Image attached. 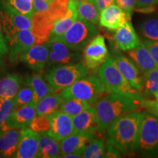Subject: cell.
Here are the masks:
<instances>
[{
	"instance_id": "obj_1",
	"label": "cell",
	"mask_w": 158,
	"mask_h": 158,
	"mask_svg": "<svg viewBox=\"0 0 158 158\" xmlns=\"http://www.w3.org/2000/svg\"><path fill=\"white\" fill-rule=\"evenodd\" d=\"M141 99L113 92L105 94L94 105L98 114L100 133L108 130L121 116L143 108Z\"/></svg>"
},
{
	"instance_id": "obj_2",
	"label": "cell",
	"mask_w": 158,
	"mask_h": 158,
	"mask_svg": "<svg viewBox=\"0 0 158 158\" xmlns=\"http://www.w3.org/2000/svg\"><path fill=\"white\" fill-rule=\"evenodd\" d=\"M142 111H133L121 116L108 129L106 143L111 144L122 154L135 153L139 135Z\"/></svg>"
},
{
	"instance_id": "obj_3",
	"label": "cell",
	"mask_w": 158,
	"mask_h": 158,
	"mask_svg": "<svg viewBox=\"0 0 158 158\" xmlns=\"http://www.w3.org/2000/svg\"><path fill=\"white\" fill-rule=\"evenodd\" d=\"M98 74L107 92H117L135 98H142L139 91L130 85L118 70L114 57L108 56L98 69Z\"/></svg>"
},
{
	"instance_id": "obj_4",
	"label": "cell",
	"mask_w": 158,
	"mask_h": 158,
	"mask_svg": "<svg viewBox=\"0 0 158 158\" xmlns=\"http://www.w3.org/2000/svg\"><path fill=\"white\" fill-rule=\"evenodd\" d=\"M139 156H158V116L149 110L142 111L139 135L135 152Z\"/></svg>"
},
{
	"instance_id": "obj_5",
	"label": "cell",
	"mask_w": 158,
	"mask_h": 158,
	"mask_svg": "<svg viewBox=\"0 0 158 158\" xmlns=\"http://www.w3.org/2000/svg\"><path fill=\"white\" fill-rule=\"evenodd\" d=\"M64 99L76 98L94 105L107 93L100 78L95 76H86L78 79L70 86L62 90Z\"/></svg>"
},
{
	"instance_id": "obj_6",
	"label": "cell",
	"mask_w": 158,
	"mask_h": 158,
	"mask_svg": "<svg viewBox=\"0 0 158 158\" xmlns=\"http://www.w3.org/2000/svg\"><path fill=\"white\" fill-rule=\"evenodd\" d=\"M88 70L83 63L56 65L45 74L44 78L56 91L69 87L78 79L87 76Z\"/></svg>"
},
{
	"instance_id": "obj_7",
	"label": "cell",
	"mask_w": 158,
	"mask_h": 158,
	"mask_svg": "<svg viewBox=\"0 0 158 158\" xmlns=\"http://www.w3.org/2000/svg\"><path fill=\"white\" fill-rule=\"evenodd\" d=\"M98 34L99 31L94 23L78 18L64 35L54 38L62 41L73 50L81 51Z\"/></svg>"
},
{
	"instance_id": "obj_8",
	"label": "cell",
	"mask_w": 158,
	"mask_h": 158,
	"mask_svg": "<svg viewBox=\"0 0 158 158\" xmlns=\"http://www.w3.org/2000/svg\"><path fill=\"white\" fill-rule=\"evenodd\" d=\"M0 22L8 43L14 39L20 30L31 29L32 27L30 18L21 14L3 0H0Z\"/></svg>"
},
{
	"instance_id": "obj_9",
	"label": "cell",
	"mask_w": 158,
	"mask_h": 158,
	"mask_svg": "<svg viewBox=\"0 0 158 158\" xmlns=\"http://www.w3.org/2000/svg\"><path fill=\"white\" fill-rule=\"evenodd\" d=\"M109 56L105 37L98 35L86 44L83 51V64L88 70H97Z\"/></svg>"
},
{
	"instance_id": "obj_10",
	"label": "cell",
	"mask_w": 158,
	"mask_h": 158,
	"mask_svg": "<svg viewBox=\"0 0 158 158\" xmlns=\"http://www.w3.org/2000/svg\"><path fill=\"white\" fill-rule=\"evenodd\" d=\"M46 43L49 49L48 67L75 64L81 60L82 55L80 51L70 48L59 39L51 37Z\"/></svg>"
},
{
	"instance_id": "obj_11",
	"label": "cell",
	"mask_w": 158,
	"mask_h": 158,
	"mask_svg": "<svg viewBox=\"0 0 158 158\" xmlns=\"http://www.w3.org/2000/svg\"><path fill=\"white\" fill-rule=\"evenodd\" d=\"M49 55L47 43L35 44L21 57V61L29 69L35 73H41L48 66Z\"/></svg>"
},
{
	"instance_id": "obj_12",
	"label": "cell",
	"mask_w": 158,
	"mask_h": 158,
	"mask_svg": "<svg viewBox=\"0 0 158 158\" xmlns=\"http://www.w3.org/2000/svg\"><path fill=\"white\" fill-rule=\"evenodd\" d=\"M36 43V40L30 29L19 31L14 39L9 43V60L12 63L20 61L21 57Z\"/></svg>"
},
{
	"instance_id": "obj_13",
	"label": "cell",
	"mask_w": 158,
	"mask_h": 158,
	"mask_svg": "<svg viewBox=\"0 0 158 158\" xmlns=\"http://www.w3.org/2000/svg\"><path fill=\"white\" fill-rule=\"evenodd\" d=\"M40 134L30 128L21 130L19 147L14 157L36 158L40 157Z\"/></svg>"
},
{
	"instance_id": "obj_14",
	"label": "cell",
	"mask_w": 158,
	"mask_h": 158,
	"mask_svg": "<svg viewBox=\"0 0 158 158\" xmlns=\"http://www.w3.org/2000/svg\"><path fill=\"white\" fill-rule=\"evenodd\" d=\"M114 59L118 70L126 80L133 87L140 92L143 81V73L138 68L137 65L130 57L118 54L114 57Z\"/></svg>"
},
{
	"instance_id": "obj_15",
	"label": "cell",
	"mask_w": 158,
	"mask_h": 158,
	"mask_svg": "<svg viewBox=\"0 0 158 158\" xmlns=\"http://www.w3.org/2000/svg\"><path fill=\"white\" fill-rule=\"evenodd\" d=\"M36 115L37 110L35 105L18 106L12 112L5 125L2 128L4 132L10 129L22 130L27 128Z\"/></svg>"
},
{
	"instance_id": "obj_16",
	"label": "cell",
	"mask_w": 158,
	"mask_h": 158,
	"mask_svg": "<svg viewBox=\"0 0 158 158\" xmlns=\"http://www.w3.org/2000/svg\"><path fill=\"white\" fill-rule=\"evenodd\" d=\"M50 120V130L48 134L61 141L74 133L72 116L68 114L56 110L48 116Z\"/></svg>"
},
{
	"instance_id": "obj_17",
	"label": "cell",
	"mask_w": 158,
	"mask_h": 158,
	"mask_svg": "<svg viewBox=\"0 0 158 158\" xmlns=\"http://www.w3.org/2000/svg\"><path fill=\"white\" fill-rule=\"evenodd\" d=\"M74 133L95 134L100 131V123L94 106H90L86 110L72 118Z\"/></svg>"
},
{
	"instance_id": "obj_18",
	"label": "cell",
	"mask_w": 158,
	"mask_h": 158,
	"mask_svg": "<svg viewBox=\"0 0 158 158\" xmlns=\"http://www.w3.org/2000/svg\"><path fill=\"white\" fill-rule=\"evenodd\" d=\"M127 21H130L127 15L121 7L115 4L100 11V25L109 30H116Z\"/></svg>"
},
{
	"instance_id": "obj_19",
	"label": "cell",
	"mask_w": 158,
	"mask_h": 158,
	"mask_svg": "<svg viewBox=\"0 0 158 158\" xmlns=\"http://www.w3.org/2000/svg\"><path fill=\"white\" fill-rule=\"evenodd\" d=\"M114 40L116 47L123 51H127L136 48L141 43L133 24L127 21L117 29L114 33Z\"/></svg>"
},
{
	"instance_id": "obj_20",
	"label": "cell",
	"mask_w": 158,
	"mask_h": 158,
	"mask_svg": "<svg viewBox=\"0 0 158 158\" xmlns=\"http://www.w3.org/2000/svg\"><path fill=\"white\" fill-rule=\"evenodd\" d=\"M95 134L73 133L60 141L62 156L70 153H81L86 146L94 139Z\"/></svg>"
},
{
	"instance_id": "obj_21",
	"label": "cell",
	"mask_w": 158,
	"mask_h": 158,
	"mask_svg": "<svg viewBox=\"0 0 158 158\" xmlns=\"http://www.w3.org/2000/svg\"><path fill=\"white\" fill-rule=\"evenodd\" d=\"M127 52L130 58L143 73L158 68L149 51L142 43L136 48L127 51Z\"/></svg>"
},
{
	"instance_id": "obj_22",
	"label": "cell",
	"mask_w": 158,
	"mask_h": 158,
	"mask_svg": "<svg viewBox=\"0 0 158 158\" xmlns=\"http://www.w3.org/2000/svg\"><path fill=\"white\" fill-rule=\"evenodd\" d=\"M21 129H10L5 131L0 138V157H14L19 147Z\"/></svg>"
},
{
	"instance_id": "obj_23",
	"label": "cell",
	"mask_w": 158,
	"mask_h": 158,
	"mask_svg": "<svg viewBox=\"0 0 158 158\" xmlns=\"http://www.w3.org/2000/svg\"><path fill=\"white\" fill-rule=\"evenodd\" d=\"M22 78L18 74H7L0 78V101L13 98L22 86Z\"/></svg>"
},
{
	"instance_id": "obj_24",
	"label": "cell",
	"mask_w": 158,
	"mask_h": 158,
	"mask_svg": "<svg viewBox=\"0 0 158 158\" xmlns=\"http://www.w3.org/2000/svg\"><path fill=\"white\" fill-rule=\"evenodd\" d=\"M78 19L76 4L70 0L68 10L64 16L56 21L51 32V37H58L64 35L68 29Z\"/></svg>"
},
{
	"instance_id": "obj_25",
	"label": "cell",
	"mask_w": 158,
	"mask_h": 158,
	"mask_svg": "<svg viewBox=\"0 0 158 158\" xmlns=\"http://www.w3.org/2000/svg\"><path fill=\"white\" fill-rule=\"evenodd\" d=\"M40 157L57 158L62 157L60 141L48 133L40 134Z\"/></svg>"
},
{
	"instance_id": "obj_26",
	"label": "cell",
	"mask_w": 158,
	"mask_h": 158,
	"mask_svg": "<svg viewBox=\"0 0 158 158\" xmlns=\"http://www.w3.org/2000/svg\"><path fill=\"white\" fill-rule=\"evenodd\" d=\"M26 83L30 85L31 87L32 88L34 92L35 104H37L39 100L48 94L56 92V90L49 84L45 78H43L39 73L27 77V78L26 79Z\"/></svg>"
},
{
	"instance_id": "obj_27",
	"label": "cell",
	"mask_w": 158,
	"mask_h": 158,
	"mask_svg": "<svg viewBox=\"0 0 158 158\" xmlns=\"http://www.w3.org/2000/svg\"><path fill=\"white\" fill-rule=\"evenodd\" d=\"M64 98L62 92H54L39 100L36 104L37 115L49 116L58 110L60 105L64 101Z\"/></svg>"
},
{
	"instance_id": "obj_28",
	"label": "cell",
	"mask_w": 158,
	"mask_h": 158,
	"mask_svg": "<svg viewBox=\"0 0 158 158\" xmlns=\"http://www.w3.org/2000/svg\"><path fill=\"white\" fill-rule=\"evenodd\" d=\"M141 98L152 100L158 93V68L144 73L143 84L140 89Z\"/></svg>"
},
{
	"instance_id": "obj_29",
	"label": "cell",
	"mask_w": 158,
	"mask_h": 158,
	"mask_svg": "<svg viewBox=\"0 0 158 158\" xmlns=\"http://www.w3.org/2000/svg\"><path fill=\"white\" fill-rule=\"evenodd\" d=\"M76 4L79 19L86 20L94 24L99 22L100 10L95 2L86 0Z\"/></svg>"
},
{
	"instance_id": "obj_30",
	"label": "cell",
	"mask_w": 158,
	"mask_h": 158,
	"mask_svg": "<svg viewBox=\"0 0 158 158\" xmlns=\"http://www.w3.org/2000/svg\"><path fill=\"white\" fill-rule=\"evenodd\" d=\"M90 106H92L84 100L76 98H70L64 99L58 110L73 117V116L81 114L84 110H86Z\"/></svg>"
},
{
	"instance_id": "obj_31",
	"label": "cell",
	"mask_w": 158,
	"mask_h": 158,
	"mask_svg": "<svg viewBox=\"0 0 158 158\" xmlns=\"http://www.w3.org/2000/svg\"><path fill=\"white\" fill-rule=\"evenodd\" d=\"M83 157L103 158L107 157L106 147L102 139H94L86 146L83 152Z\"/></svg>"
},
{
	"instance_id": "obj_32",
	"label": "cell",
	"mask_w": 158,
	"mask_h": 158,
	"mask_svg": "<svg viewBox=\"0 0 158 158\" xmlns=\"http://www.w3.org/2000/svg\"><path fill=\"white\" fill-rule=\"evenodd\" d=\"M139 29L145 38L158 41V17L144 20L140 24Z\"/></svg>"
},
{
	"instance_id": "obj_33",
	"label": "cell",
	"mask_w": 158,
	"mask_h": 158,
	"mask_svg": "<svg viewBox=\"0 0 158 158\" xmlns=\"http://www.w3.org/2000/svg\"><path fill=\"white\" fill-rule=\"evenodd\" d=\"M15 102L18 106H27V105H35V95L32 88L29 84L26 83L19 91L15 97Z\"/></svg>"
},
{
	"instance_id": "obj_34",
	"label": "cell",
	"mask_w": 158,
	"mask_h": 158,
	"mask_svg": "<svg viewBox=\"0 0 158 158\" xmlns=\"http://www.w3.org/2000/svg\"><path fill=\"white\" fill-rule=\"evenodd\" d=\"M11 7L31 19L34 14L33 0H5Z\"/></svg>"
},
{
	"instance_id": "obj_35",
	"label": "cell",
	"mask_w": 158,
	"mask_h": 158,
	"mask_svg": "<svg viewBox=\"0 0 158 158\" xmlns=\"http://www.w3.org/2000/svg\"><path fill=\"white\" fill-rule=\"evenodd\" d=\"M50 120L48 116L36 115L31 122L29 127L39 134L48 133L50 130Z\"/></svg>"
},
{
	"instance_id": "obj_36",
	"label": "cell",
	"mask_w": 158,
	"mask_h": 158,
	"mask_svg": "<svg viewBox=\"0 0 158 158\" xmlns=\"http://www.w3.org/2000/svg\"><path fill=\"white\" fill-rule=\"evenodd\" d=\"M17 107L15 98H10L0 101V127H2L12 112Z\"/></svg>"
},
{
	"instance_id": "obj_37",
	"label": "cell",
	"mask_w": 158,
	"mask_h": 158,
	"mask_svg": "<svg viewBox=\"0 0 158 158\" xmlns=\"http://www.w3.org/2000/svg\"><path fill=\"white\" fill-rule=\"evenodd\" d=\"M158 0H136L135 12L145 14L152 13L156 10Z\"/></svg>"
},
{
	"instance_id": "obj_38",
	"label": "cell",
	"mask_w": 158,
	"mask_h": 158,
	"mask_svg": "<svg viewBox=\"0 0 158 158\" xmlns=\"http://www.w3.org/2000/svg\"><path fill=\"white\" fill-rule=\"evenodd\" d=\"M115 3L121 7L127 15L128 18L131 19V16L135 8L136 0H115Z\"/></svg>"
},
{
	"instance_id": "obj_39",
	"label": "cell",
	"mask_w": 158,
	"mask_h": 158,
	"mask_svg": "<svg viewBox=\"0 0 158 158\" xmlns=\"http://www.w3.org/2000/svg\"><path fill=\"white\" fill-rule=\"evenodd\" d=\"M143 44L147 47L149 51L150 54L152 56L154 60L158 67V41L150 40H145L143 41Z\"/></svg>"
},
{
	"instance_id": "obj_40",
	"label": "cell",
	"mask_w": 158,
	"mask_h": 158,
	"mask_svg": "<svg viewBox=\"0 0 158 158\" xmlns=\"http://www.w3.org/2000/svg\"><path fill=\"white\" fill-rule=\"evenodd\" d=\"M141 103L142 108L158 116V101L142 98Z\"/></svg>"
},
{
	"instance_id": "obj_41",
	"label": "cell",
	"mask_w": 158,
	"mask_h": 158,
	"mask_svg": "<svg viewBox=\"0 0 158 158\" xmlns=\"http://www.w3.org/2000/svg\"><path fill=\"white\" fill-rule=\"evenodd\" d=\"M9 52V43L4 32L2 26L0 22V54L5 56Z\"/></svg>"
},
{
	"instance_id": "obj_42",
	"label": "cell",
	"mask_w": 158,
	"mask_h": 158,
	"mask_svg": "<svg viewBox=\"0 0 158 158\" xmlns=\"http://www.w3.org/2000/svg\"><path fill=\"white\" fill-rule=\"evenodd\" d=\"M52 0H33L34 13H40L46 10Z\"/></svg>"
},
{
	"instance_id": "obj_43",
	"label": "cell",
	"mask_w": 158,
	"mask_h": 158,
	"mask_svg": "<svg viewBox=\"0 0 158 158\" xmlns=\"http://www.w3.org/2000/svg\"><path fill=\"white\" fill-rule=\"evenodd\" d=\"M106 155L107 157H121L122 152L111 144L106 143Z\"/></svg>"
},
{
	"instance_id": "obj_44",
	"label": "cell",
	"mask_w": 158,
	"mask_h": 158,
	"mask_svg": "<svg viewBox=\"0 0 158 158\" xmlns=\"http://www.w3.org/2000/svg\"><path fill=\"white\" fill-rule=\"evenodd\" d=\"M96 4L98 5L99 10L100 11L108 7V6L113 5L115 2V0H95Z\"/></svg>"
},
{
	"instance_id": "obj_45",
	"label": "cell",
	"mask_w": 158,
	"mask_h": 158,
	"mask_svg": "<svg viewBox=\"0 0 158 158\" xmlns=\"http://www.w3.org/2000/svg\"><path fill=\"white\" fill-rule=\"evenodd\" d=\"M62 157H67V158L83 157V154H81V153H70V154H68V155H62Z\"/></svg>"
},
{
	"instance_id": "obj_46",
	"label": "cell",
	"mask_w": 158,
	"mask_h": 158,
	"mask_svg": "<svg viewBox=\"0 0 158 158\" xmlns=\"http://www.w3.org/2000/svg\"><path fill=\"white\" fill-rule=\"evenodd\" d=\"M2 56H2V55L0 54V67H2L4 64V61H3Z\"/></svg>"
},
{
	"instance_id": "obj_47",
	"label": "cell",
	"mask_w": 158,
	"mask_h": 158,
	"mask_svg": "<svg viewBox=\"0 0 158 158\" xmlns=\"http://www.w3.org/2000/svg\"><path fill=\"white\" fill-rule=\"evenodd\" d=\"M73 1L75 3H78V2H83V1H86V0H73ZM89 1H93L96 2L95 0H89Z\"/></svg>"
},
{
	"instance_id": "obj_48",
	"label": "cell",
	"mask_w": 158,
	"mask_h": 158,
	"mask_svg": "<svg viewBox=\"0 0 158 158\" xmlns=\"http://www.w3.org/2000/svg\"><path fill=\"white\" fill-rule=\"evenodd\" d=\"M3 133H4V131H3L2 128L0 127V138H1V137H2V135Z\"/></svg>"
},
{
	"instance_id": "obj_49",
	"label": "cell",
	"mask_w": 158,
	"mask_h": 158,
	"mask_svg": "<svg viewBox=\"0 0 158 158\" xmlns=\"http://www.w3.org/2000/svg\"><path fill=\"white\" fill-rule=\"evenodd\" d=\"M155 100H157V101H158V93L157 94V95L155 96Z\"/></svg>"
}]
</instances>
